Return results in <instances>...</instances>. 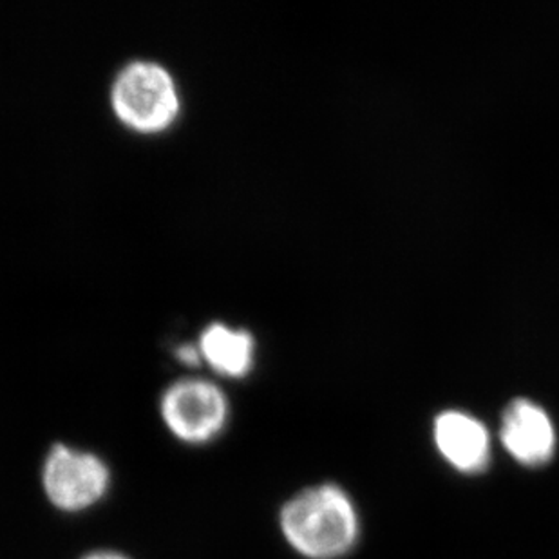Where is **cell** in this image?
Here are the masks:
<instances>
[{"mask_svg": "<svg viewBox=\"0 0 559 559\" xmlns=\"http://www.w3.org/2000/svg\"><path fill=\"white\" fill-rule=\"evenodd\" d=\"M280 525L292 549L308 559L341 558L359 538L355 506L333 484L310 487L286 501Z\"/></svg>", "mask_w": 559, "mask_h": 559, "instance_id": "1", "label": "cell"}, {"mask_svg": "<svg viewBox=\"0 0 559 559\" xmlns=\"http://www.w3.org/2000/svg\"><path fill=\"white\" fill-rule=\"evenodd\" d=\"M111 104L120 122L138 132L169 129L180 112V95L169 71L156 62L129 63L118 74Z\"/></svg>", "mask_w": 559, "mask_h": 559, "instance_id": "2", "label": "cell"}, {"mask_svg": "<svg viewBox=\"0 0 559 559\" xmlns=\"http://www.w3.org/2000/svg\"><path fill=\"white\" fill-rule=\"evenodd\" d=\"M43 487L55 509L87 511L111 487V471L98 454L57 443L44 460Z\"/></svg>", "mask_w": 559, "mask_h": 559, "instance_id": "3", "label": "cell"}, {"mask_svg": "<svg viewBox=\"0 0 559 559\" xmlns=\"http://www.w3.org/2000/svg\"><path fill=\"white\" fill-rule=\"evenodd\" d=\"M159 413L178 440L205 445L227 428L230 406L222 388L211 380L183 379L165 391Z\"/></svg>", "mask_w": 559, "mask_h": 559, "instance_id": "4", "label": "cell"}, {"mask_svg": "<svg viewBox=\"0 0 559 559\" xmlns=\"http://www.w3.org/2000/svg\"><path fill=\"white\" fill-rule=\"evenodd\" d=\"M501 442L523 465H544L552 459L556 431L549 415L533 402L514 401L501 418Z\"/></svg>", "mask_w": 559, "mask_h": 559, "instance_id": "5", "label": "cell"}, {"mask_svg": "<svg viewBox=\"0 0 559 559\" xmlns=\"http://www.w3.org/2000/svg\"><path fill=\"white\" fill-rule=\"evenodd\" d=\"M435 442L443 459L462 473H480L491 456L486 426L460 412H445L435 423Z\"/></svg>", "mask_w": 559, "mask_h": 559, "instance_id": "6", "label": "cell"}, {"mask_svg": "<svg viewBox=\"0 0 559 559\" xmlns=\"http://www.w3.org/2000/svg\"><path fill=\"white\" fill-rule=\"evenodd\" d=\"M200 354L216 373L241 379L252 370L255 343L249 332L214 322L201 333Z\"/></svg>", "mask_w": 559, "mask_h": 559, "instance_id": "7", "label": "cell"}, {"mask_svg": "<svg viewBox=\"0 0 559 559\" xmlns=\"http://www.w3.org/2000/svg\"><path fill=\"white\" fill-rule=\"evenodd\" d=\"M82 559H131L127 558L122 552H117V550H95V552H90V555L84 556Z\"/></svg>", "mask_w": 559, "mask_h": 559, "instance_id": "8", "label": "cell"}, {"mask_svg": "<svg viewBox=\"0 0 559 559\" xmlns=\"http://www.w3.org/2000/svg\"><path fill=\"white\" fill-rule=\"evenodd\" d=\"M200 357V352H198V349L190 348V346L189 348L180 349V359L183 360V362H189V365H194V362H198Z\"/></svg>", "mask_w": 559, "mask_h": 559, "instance_id": "9", "label": "cell"}]
</instances>
